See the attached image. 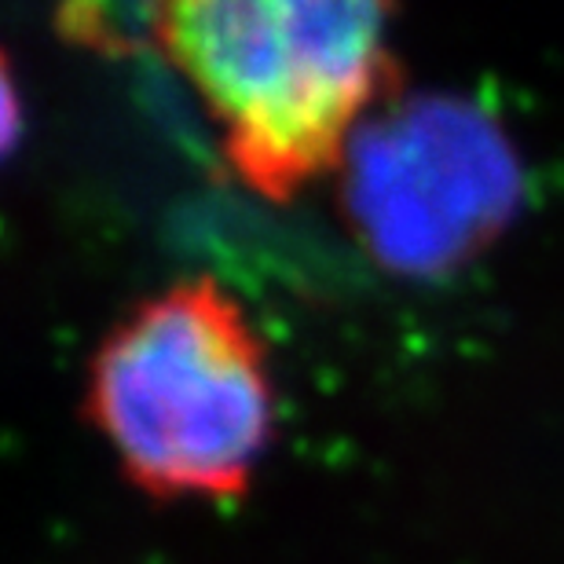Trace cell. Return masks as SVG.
Wrapping results in <instances>:
<instances>
[{
    "mask_svg": "<svg viewBox=\"0 0 564 564\" xmlns=\"http://www.w3.org/2000/svg\"><path fill=\"white\" fill-rule=\"evenodd\" d=\"M510 158L473 115H422L359 158V220L392 261L458 257L502 217Z\"/></svg>",
    "mask_w": 564,
    "mask_h": 564,
    "instance_id": "obj_3",
    "label": "cell"
},
{
    "mask_svg": "<svg viewBox=\"0 0 564 564\" xmlns=\"http://www.w3.org/2000/svg\"><path fill=\"white\" fill-rule=\"evenodd\" d=\"M392 8L367 0H180L154 41L213 121L231 173L286 202L334 173L392 82Z\"/></svg>",
    "mask_w": 564,
    "mask_h": 564,
    "instance_id": "obj_1",
    "label": "cell"
},
{
    "mask_svg": "<svg viewBox=\"0 0 564 564\" xmlns=\"http://www.w3.org/2000/svg\"><path fill=\"white\" fill-rule=\"evenodd\" d=\"M19 132H22V93L15 70H11V59L0 52V162L19 143Z\"/></svg>",
    "mask_w": 564,
    "mask_h": 564,
    "instance_id": "obj_4",
    "label": "cell"
},
{
    "mask_svg": "<svg viewBox=\"0 0 564 564\" xmlns=\"http://www.w3.org/2000/svg\"><path fill=\"white\" fill-rule=\"evenodd\" d=\"M85 414L137 491L158 502L242 499L275 440L268 345L220 279H176L99 337Z\"/></svg>",
    "mask_w": 564,
    "mask_h": 564,
    "instance_id": "obj_2",
    "label": "cell"
}]
</instances>
